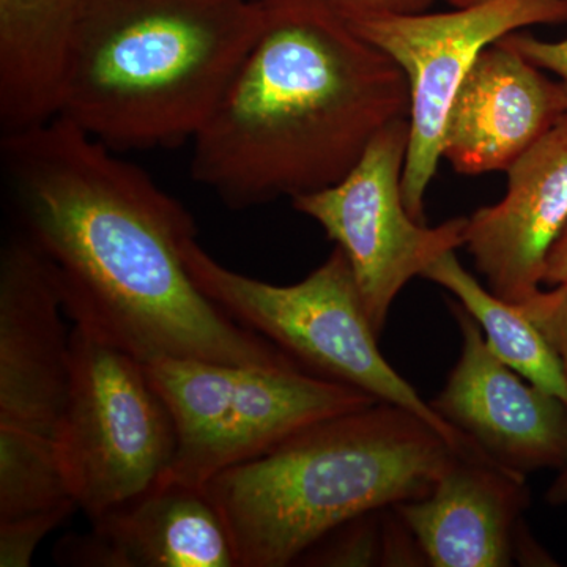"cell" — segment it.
<instances>
[{"label": "cell", "instance_id": "11", "mask_svg": "<svg viewBox=\"0 0 567 567\" xmlns=\"http://www.w3.org/2000/svg\"><path fill=\"white\" fill-rule=\"evenodd\" d=\"M461 357L432 409L496 464L528 475L567 462V405L528 382L488 349L480 324L450 301Z\"/></svg>", "mask_w": 567, "mask_h": 567}, {"label": "cell", "instance_id": "12", "mask_svg": "<svg viewBox=\"0 0 567 567\" xmlns=\"http://www.w3.org/2000/svg\"><path fill=\"white\" fill-rule=\"evenodd\" d=\"M506 173L505 197L466 218L464 246L488 290L518 305L540 290L567 224V115Z\"/></svg>", "mask_w": 567, "mask_h": 567}, {"label": "cell", "instance_id": "18", "mask_svg": "<svg viewBox=\"0 0 567 567\" xmlns=\"http://www.w3.org/2000/svg\"><path fill=\"white\" fill-rule=\"evenodd\" d=\"M74 509L80 507L58 442L21 429L0 427V524Z\"/></svg>", "mask_w": 567, "mask_h": 567}, {"label": "cell", "instance_id": "25", "mask_svg": "<svg viewBox=\"0 0 567 567\" xmlns=\"http://www.w3.org/2000/svg\"><path fill=\"white\" fill-rule=\"evenodd\" d=\"M546 499L554 506L567 505V462L559 468L558 476L548 487Z\"/></svg>", "mask_w": 567, "mask_h": 567}, {"label": "cell", "instance_id": "13", "mask_svg": "<svg viewBox=\"0 0 567 567\" xmlns=\"http://www.w3.org/2000/svg\"><path fill=\"white\" fill-rule=\"evenodd\" d=\"M87 533L55 546L78 567H238L226 522L203 487L159 480L144 494L92 518Z\"/></svg>", "mask_w": 567, "mask_h": 567}, {"label": "cell", "instance_id": "1", "mask_svg": "<svg viewBox=\"0 0 567 567\" xmlns=\"http://www.w3.org/2000/svg\"><path fill=\"white\" fill-rule=\"evenodd\" d=\"M0 145L17 230L50 265L73 327L145 364L300 363L197 287L183 259L196 223L140 166L62 117Z\"/></svg>", "mask_w": 567, "mask_h": 567}, {"label": "cell", "instance_id": "9", "mask_svg": "<svg viewBox=\"0 0 567 567\" xmlns=\"http://www.w3.org/2000/svg\"><path fill=\"white\" fill-rule=\"evenodd\" d=\"M567 22V0H484L445 13L352 24L404 71L410 89V142L402 193L424 223L425 194L443 158V134L454 96L480 55L509 33Z\"/></svg>", "mask_w": 567, "mask_h": 567}, {"label": "cell", "instance_id": "14", "mask_svg": "<svg viewBox=\"0 0 567 567\" xmlns=\"http://www.w3.org/2000/svg\"><path fill=\"white\" fill-rule=\"evenodd\" d=\"M567 115L561 82L502 43L480 55L454 96L443 158L458 174L507 171Z\"/></svg>", "mask_w": 567, "mask_h": 567}, {"label": "cell", "instance_id": "21", "mask_svg": "<svg viewBox=\"0 0 567 567\" xmlns=\"http://www.w3.org/2000/svg\"><path fill=\"white\" fill-rule=\"evenodd\" d=\"M518 306L557 354L567 386V289L537 290Z\"/></svg>", "mask_w": 567, "mask_h": 567}, {"label": "cell", "instance_id": "3", "mask_svg": "<svg viewBox=\"0 0 567 567\" xmlns=\"http://www.w3.org/2000/svg\"><path fill=\"white\" fill-rule=\"evenodd\" d=\"M260 28V0H82L58 117L118 153L193 142Z\"/></svg>", "mask_w": 567, "mask_h": 567}, {"label": "cell", "instance_id": "7", "mask_svg": "<svg viewBox=\"0 0 567 567\" xmlns=\"http://www.w3.org/2000/svg\"><path fill=\"white\" fill-rule=\"evenodd\" d=\"M55 442L78 507L92 520L169 472L177 429L145 363L73 327L69 402Z\"/></svg>", "mask_w": 567, "mask_h": 567}, {"label": "cell", "instance_id": "16", "mask_svg": "<svg viewBox=\"0 0 567 567\" xmlns=\"http://www.w3.org/2000/svg\"><path fill=\"white\" fill-rule=\"evenodd\" d=\"M82 0H0V128L58 117Z\"/></svg>", "mask_w": 567, "mask_h": 567}, {"label": "cell", "instance_id": "22", "mask_svg": "<svg viewBox=\"0 0 567 567\" xmlns=\"http://www.w3.org/2000/svg\"><path fill=\"white\" fill-rule=\"evenodd\" d=\"M350 24L424 13L435 0H323Z\"/></svg>", "mask_w": 567, "mask_h": 567}, {"label": "cell", "instance_id": "6", "mask_svg": "<svg viewBox=\"0 0 567 567\" xmlns=\"http://www.w3.org/2000/svg\"><path fill=\"white\" fill-rule=\"evenodd\" d=\"M177 429L162 480L205 487L309 425L377 404L358 388L303 364L240 365L163 358L145 364Z\"/></svg>", "mask_w": 567, "mask_h": 567}, {"label": "cell", "instance_id": "8", "mask_svg": "<svg viewBox=\"0 0 567 567\" xmlns=\"http://www.w3.org/2000/svg\"><path fill=\"white\" fill-rule=\"evenodd\" d=\"M409 142V118L388 123L342 181L292 200L295 210L344 251L379 336L406 284L465 245L466 218L429 227L406 210L402 178Z\"/></svg>", "mask_w": 567, "mask_h": 567}, {"label": "cell", "instance_id": "26", "mask_svg": "<svg viewBox=\"0 0 567 567\" xmlns=\"http://www.w3.org/2000/svg\"><path fill=\"white\" fill-rule=\"evenodd\" d=\"M454 9H461V7L475 6V3L484 2V0H445Z\"/></svg>", "mask_w": 567, "mask_h": 567}, {"label": "cell", "instance_id": "5", "mask_svg": "<svg viewBox=\"0 0 567 567\" xmlns=\"http://www.w3.org/2000/svg\"><path fill=\"white\" fill-rule=\"evenodd\" d=\"M183 259L194 282L213 303L309 371L415 413L461 453H483L443 420L431 402H424L380 352L379 334L339 246L303 281L290 286H276L224 267L196 237L183 245Z\"/></svg>", "mask_w": 567, "mask_h": 567}, {"label": "cell", "instance_id": "24", "mask_svg": "<svg viewBox=\"0 0 567 567\" xmlns=\"http://www.w3.org/2000/svg\"><path fill=\"white\" fill-rule=\"evenodd\" d=\"M543 284L567 289V224L547 254Z\"/></svg>", "mask_w": 567, "mask_h": 567}, {"label": "cell", "instance_id": "19", "mask_svg": "<svg viewBox=\"0 0 567 567\" xmlns=\"http://www.w3.org/2000/svg\"><path fill=\"white\" fill-rule=\"evenodd\" d=\"M303 566H427L394 506L339 525L298 559Z\"/></svg>", "mask_w": 567, "mask_h": 567}, {"label": "cell", "instance_id": "10", "mask_svg": "<svg viewBox=\"0 0 567 567\" xmlns=\"http://www.w3.org/2000/svg\"><path fill=\"white\" fill-rule=\"evenodd\" d=\"M50 265L20 233L0 252V427L58 440L71 386V331Z\"/></svg>", "mask_w": 567, "mask_h": 567}, {"label": "cell", "instance_id": "4", "mask_svg": "<svg viewBox=\"0 0 567 567\" xmlns=\"http://www.w3.org/2000/svg\"><path fill=\"white\" fill-rule=\"evenodd\" d=\"M457 454L423 417L377 402L309 425L204 488L238 567H287L339 525L424 498Z\"/></svg>", "mask_w": 567, "mask_h": 567}, {"label": "cell", "instance_id": "2", "mask_svg": "<svg viewBox=\"0 0 567 567\" xmlns=\"http://www.w3.org/2000/svg\"><path fill=\"white\" fill-rule=\"evenodd\" d=\"M260 6L259 35L192 142L194 182L233 210L334 185L410 117L404 71L323 0Z\"/></svg>", "mask_w": 567, "mask_h": 567}, {"label": "cell", "instance_id": "23", "mask_svg": "<svg viewBox=\"0 0 567 567\" xmlns=\"http://www.w3.org/2000/svg\"><path fill=\"white\" fill-rule=\"evenodd\" d=\"M496 43L513 48L537 69L554 73L567 93V37L558 41H547L537 39L532 33L514 32Z\"/></svg>", "mask_w": 567, "mask_h": 567}, {"label": "cell", "instance_id": "17", "mask_svg": "<svg viewBox=\"0 0 567 567\" xmlns=\"http://www.w3.org/2000/svg\"><path fill=\"white\" fill-rule=\"evenodd\" d=\"M423 278L457 298V303L480 324L488 349L498 360L567 405L566 380L557 354L520 306L487 290L462 267L456 251L440 257Z\"/></svg>", "mask_w": 567, "mask_h": 567}, {"label": "cell", "instance_id": "20", "mask_svg": "<svg viewBox=\"0 0 567 567\" xmlns=\"http://www.w3.org/2000/svg\"><path fill=\"white\" fill-rule=\"evenodd\" d=\"M69 511L0 524V567H28L41 540L70 517Z\"/></svg>", "mask_w": 567, "mask_h": 567}, {"label": "cell", "instance_id": "15", "mask_svg": "<svg viewBox=\"0 0 567 567\" xmlns=\"http://www.w3.org/2000/svg\"><path fill=\"white\" fill-rule=\"evenodd\" d=\"M527 475L486 454H457L431 494L395 513L432 567H506L517 559L528 509Z\"/></svg>", "mask_w": 567, "mask_h": 567}]
</instances>
